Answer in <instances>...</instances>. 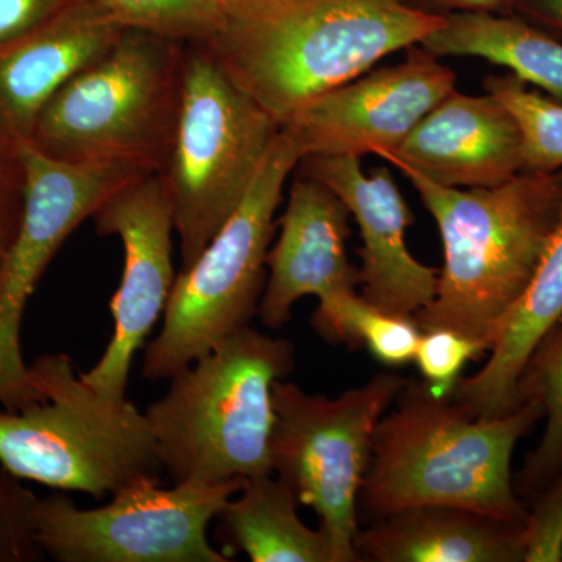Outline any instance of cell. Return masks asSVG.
Segmentation results:
<instances>
[{
  "label": "cell",
  "mask_w": 562,
  "mask_h": 562,
  "mask_svg": "<svg viewBox=\"0 0 562 562\" xmlns=\"http://www.w3.org/2000/svg\"><path fill=\"white\" fill-rule=\"evenodd\" d=\"M406 0H222L202 44L277 124L441 25Z\"/></svg>",
  "instance_id": "cell-1"
},
{
  "label": "cell",
  "mask_w": 562,
  "mask_h": 562,
  "mask_svg": "<svg viewBox=\"0 0 562 562\" xmlns=\"http://www.w3.org/2000/svg\"><path fill=\"white\" fill-rule=\"evenodd\" d=\"M387 165L412 183L442 239L435 297L413 319L422 331L447 328L491 351L557 227L561 171L522 172L494 188H452L403 162Z\"/></svg>",
  "instance_id": "cell-2"
},
{
  "label": "cell",
  "mask_w": 562,
  "mask_h": 562,
  "mask_svg": "<svg viewBox=\"0 0 562 562\" xmlns=\"http://www.w3.org/2000/svg\"><path fill=\"white\" fill-rule=\"evenodd\" d=\"M397 408L376 424L358 506L375 519L422 505L473 509L525 525L528 505L514 487L517 442L543 419L525 401L506 416L482 419L425 383L408 380Z\"/></svg>",
  "instance_id": "cell-3"
},
{
  "label": "cell",
  "mask_w": 562,
  "mask_h": 562,
  "mask_svg": "<svg viewBox=\"0 0 562 562\" xmlns=\"http://www.w3.org/2000/svg\"><path fill=\"white\" fill-rule=\"evenodd\" d=\"M294 369V347L244 327L176 373L144 416L173 483H224L272 473V387Z\"/></svg>",
  "instance_id": "cell-4"
},
{
  "label": "cell",
  "mask_w": 562,
  "mask_h": 562,
  "mask_svg": "<svg viewBox=\"0 0 562 562\" xmlns=\"http://www.w3.org/2000/svg\"><path fill=\"white\" fill-rule=\"evenodd\" d=\"M38 402L0 409V465L22 482L94 498L165 469L146 416L127 398L106 397L81 380L65 353L29 364Z\"/></svg>",
  "instance_id": "cell-5"
},
{
  "label": "cell",
  "mask_w": 562,
  "mask_h": 562,
  "mask_svg": "<svg viewBox=\"0 0 562 562\" xmlns=\"http://www.w3.org/2000/svg\"><path fill=\"white\" fill-rule=\"evenodd\" d=\"M187 43L125 29L41 111L36 150L69 162H131L161 172L171 151Z\"/></svg>",
  "instance_id": "cell-6"
},
{
  "label": "cell",
  "mask_w": 562,
  "mask_h": 562,
  "mask_svg": "<svg viewBox=\"0 0 562 562\" xmlns=\"http://www.w3.org/2000/svg\"><path fill=\"white\" fill-rule=\"evenodd\" d=\"M302 160L290 132L280 127L254 183L235 213L190 268L180 269L157 338L144 351L143 376L171 380L258 314L276 233V213Z\"/></svg>",
  "instance_id": "cell-7"
},
{
  "label": "cell",
  "mask_w": 562,
  "mask_h": 562,
  "mask_svg": "<svg viewBox=\"0 0 562 562\" xmlns=\"http://www.w3.org/2000/svg\"><path fill=\"white\" fill-rule=\"evenodd\" d=\"M280 125L199 43L188 44L179 121L160 173L179 236L181 269L235 213Z\"/></svg>",
  "instance_id": "cell-8"
},
{
  "label": "cell",
  "mask_w": 562,
  "mask_h": 562,
  "mask_svg": "<svg viewBox=\"0 0 562 562\" xmlns=\"http://www.w3.org/2000/svg\"><path fill=\"white\" fill-rule=\"evenodd\" d=\"M406 382L395 373H376L336 398L308 394L286 379L273 383L272 473L317 514L333 562L360 561L353 546L358 497L371 464L373 431Z\"/></svg>",
  "instance_id": "cell-9"
},
{
  "label": "cell",
  "mask_w": 562,
  "mask_h": 562,
  "mask_svg": "<svg viewBox=\"0 0 562 562\" xmlns=\"http://www.w3.org/2000/svg\"><path fill=\"white\" fill-rule=\"evenodd\" d=\"M246 479L181 482L143 479L99 508L81 509L65 492L38 498L36 539L58 562H228L209 528Z\"/></svg>",
  "instance_id": "cell-10"
},
{
  "label": "cell",
  "mask_w": 562,
  "mask_h": 562,
  "mask_svg": "<svg viewBox=\"0 0 562 562\" xmlns=\"http://www.w3.org/2000/svg\"><path fill=\"white\" fill-rule=\"evenodd\" d=\"M25 171L24 211L0 279V406L21 409L40 401L29 380L21 328L29 299L66 239L81 222L131 181L151 173L131 162L55 160L32 144L20 147Z\"/></svg>",
  "instance_id": "cell-11"
},
{
  "label": "cell",
  "mask_w": 562,
  "mask_h": 562,
  "mask_svg": "<svg viewBox=\"0 0 562 562\" xmlns=\"http://www.w3.org/2000/svg\"><path fill=\"white\" fill-rule=\"evenodd\" d=\"M95 231L117 236L124 247V272L111 299L113 335L102 357L81 380L110 398H127L128 375L136 351L165 314L176 271L171 205L160 173L125 184L92 214Z\"/></svg>",
  "instance_id": "cell-12"
},
{
  "label": "cell",
  "mask_w": 562,
  "mask_h": 562,
  "mask_svg": "<svg viewBox=\"0 0 562 562\" xmlns=\"http://www.w3.org/2000/svg\"><path fill=\"white\" fill-rule=\"evenodd\" d=\"M453 91L457 74L416 44L406 49L405 60L325 92L281 128L291 133L302 158L382 157Z\"/></svg>",
  "instance_id": "cell-13"
},
{
  "label": "cell",
  "mask_w": 562,
  "mask_h": 562,
  "mask_svg": "<svg viewBox=\"0 0 562 562\" xmlns=\"http://www.w3.org/2000/svg\"><path fill=\"white\" fill-rule=\"evenodd\" d=\"M302 173L330 188L360 228L362 297L383 312L413 317L435 297L439 271L413 257L406 228L413 211L390 168L364 173L360 157H303Z\"/></svg>",
  "instance_id": "cell-14"
},
{
  "label": "cell",
  "mask_w": 562,
  "mask_h": 562,
  "mask_svg": "<svg viewBox=\"0 0 562 562\" xmlns=\"http://www.w3.org/2000/svg\"><path fill=\"white\" fill-rule=\"evenodd\" d=\"M350 213L319 180L301 173L292 180L279 238L266 258L268 280L258 316L269 330L291 321L292 306L317 297L319 306L357 292L360 271L347 254Z\"/></svg>",
  "instance_id": "cell-15"
},
{
  "label": "cell",
  "mask_w": 562,
  "mask_h": 562,
  "mask_svg": "<svg viewBox=\"0 0 562 562\" xmlns=\"http://www.w3.org/2000/svg\"><path fill=\"white\" fill-rule=\"evenodd\" d=\"M124 32L102 0H70L35 31L0 44V144L29 143L47 102Z\"/></svg>",
  "instance_id": "cell-16"
},
{
  "label": "cell",
  "mask_w": 562,
  "mask_h": 562,
  "mask_svg": "<svg viewBox=\"0 0 562 562\" xmlns=\"http://www.w3.org/2000/svg\"><path fill=\"white\" fill-rule=\"evenodd\" d=\"M380 158L403 162L443 187L494 188L524 172L522 131L491 92L453 91Z\"/></svg>",
  "instance_id": "cell-17"
},
{
  "label": "cell",
  "mask_w": 562,
  "mask_h": 562,
  "mask_svg": "<svg viewBox=\"0 0 562 562\" xmlns=\"http://www.w3.org/2000/svg\"><path fill=\"white\" fill-rule=\"evenodd\" d=\"M355 550L369 562H525V525L449 505H422L358 530Z\"/></svg>",
  "instance_id": "cell-18"
},
{
  "label": "cell",
  "mask_w": 562,
  "mask_h": 562,
  "mask_svg": "<svg viewBox=\"0 0 562 562\" xmlns=\"http://www.w3.org/2000/svg\"><path fill=\"white\" fill-rule=\"evenodd\" d=\"M561 319L562 201L557 227L527 291L503 325L484 368L458 382L452 401L482 419L513 413L520 405L517 384L528 358Z\"/></svg>",
  "instance_id": "cell-19"
},
{
  "label": "cell",
  "mask_w": 562,
  "mask_h": 562,
  "mask_svg": "<svg viewBox=\"0 0 562 562\" xmlns=\"http://www.w3.org/2000/svg\"><path fill=\"white\" fill-rule=\"evenodd\" d=\"M419 46L438 58H483L562 103V40L517 14L449 13Z\"/></svg>",
  "instance_id": "cell-20"
},
{
  "label": "cell",
  "mask_w": 562,
  "mask_h": 562,
  "mask_svg": "<svg viewBox=\"0 0 562 562\" xmlns=\"http://www.w3.org/2000/svg\"><path fill=\"white\" fill-rule=\"evenodd\" d=\"M299 506L276 473L251 476L217 514V539L254 562H333L330 539L302 522Z\"/></svg>",
  "instance_id": "cell-21"
},
{
  "label": "cell",
  "mask_w": 562,
  "mask_h": 562,
  "mask_svg": "<svg viewBox=\"0 0 562 562\" xmlns=\"http://www.w3.org/2000/svg\"><path fill=\"white\" fill-rule=\"evenodd\" d=\"M517 395L519 403H539L546 419L541 441L514 475L517 494L530 505L562 469V319L532 350L517 384Z\"/></svg>",
  "instance_id": "cell-22"
},
{
  "label": "cell",
  "mask_w": 562,
  "mask_h": 562,
  "mask_svg": "<svg viewBox=\"0 0 562 562\" xmlns=\"http://www.w3.org/2000/svg\"><path fill=\"white\" fill-rule=\"evenodd\" d=\"M312 325L328 342L344 344L351 349L364 346L387 368H401L414 361L422 336L413 317L383 312L357 292L317 306Z\"/></svg>",
  "instance_id": "cell-23"
},
{
  "label": "cell",
  "mask_w": 562,
  "mask_h": 562,
  "mask_svg": "<svg viewBox=\"0 0 562 562\" xmlns=\"http://www.w3.org/2000/svg\"><path fill=\"white\" fill-rule=\"evenodd\" d=\"M484 90L519 122L524 138V172L562 171V103L547 98L513 74L487 76Z\"/></svg>",
  "instance_id": "cell-24"
},
{
  "label": "cell",
  "mask_w": 562,
  "mask_h": 562,
  "mask_svg": "<svg viewBox=\"0 0 562 562\" xmlns=\"http://www.w3.org/2000/svg\"><path fill=\"white\" fill-rule=\"evenodd\" d=\"M125 29L181 43H205L216 32L222 0H102Z\"/></svg>",
  "instance_id": "cell-25"
},
{
  "label": "cell",
  "mask_w": 562,
  "mask_h": 562,
  "mask_svg": "<svg viewBox=\"0 0 562 562\" xmlns=\"http://www.w3.org/2000/svg\"><path fill=\"white\" fill-rule=\"evenodd\" d=\"M486 353L490 350L475 339L447 328H435L422 331L414 362L430 394L449 398L461 380L462 369L468 362L482 360Z\"/></svg>",
  "instance_id": "cell-26"
},
{
  "label": "cell",
  "mask_w": 562,
  "mask_h": 562,
  "mask_svg": "<svg viewBox=\"0 0 562 562\" xmlns=\"http://www.w3.org/2000/svg\"><path fill=\"white\" fill-rule=\"evenodd\" d=\"M38 498L0 465V562H38L46 557L36 539Z\"/></svg>",
  "instance_id": "cell-27"
},
{
  "label": "cell",
  "mask_w": 562,
  "mask_h": 562,
  "mask_svg": "<svg viewBox=\"0 0 562 562\" xmlns=\"http://www.w3.org/2000/svg\"><path fill=\"white\" fill-rule=\"evenodd\" d=\"M525 562L562 561V469L528 505Z\"/></svg>",
  "instance_id": "cell-28"
},
{
  "label": "cell",
  "mask_w": 562,
  "mask_h": 562,
  "mask_svg": "<svg viewBox=\"0 0 562 562\" xmlns=\"http://www.w3.org/2000/svg\"><path fill=\"white\" fill-rule=\"evenodd\" d=\"M20 147L0 144V279L16 241L24 211L25 171Z\"/></svg>",
  "instance_id": "cell-29"
},
{
  "label": "cell",
  "mask_w": 562,
  "mask_h": 562,
  "mask_svg": "<svg viewBox=\"0 0 562 562\" xmlns=\"http://www.w3.org/2000/svg\"><path fill=\"white\" fill-rule=\"evenodd\" d=\"M70 0H0V44L21 38L57 16Z\"/></svg>",
  "instance_id": "cell-30"
},
{
  "label": "cell",
  "mask_w": 562,
  "mask_h": 562,
  "mask_svg": "<svg viewBox=\"0 0 562 562\" xmlns=\"http://www.w3.org/2000/svg\"><path fill=\"white\" fill-rule=\"evenodd\" d=\"M506 13L517 14L562 40V0H512Z\"/></svg>",
  "instance_id": "cell-31"
},
{
  "label": "cell",
  "mask_w": 562,
  "mask_h": 562,
  "mask_svg": "<svg viewBox=\"0 0 562 562\" xmlns=\"http://www.w3.org/2000/svg\"><path fill=\"white\" fill-rule=\"evenodd\" d=\"M409 5L428 13L446 16L457 11H494L506 13L512 0H406Z\"/></svg>",
  "instance_id": "cell-32"
}]
</instances>
